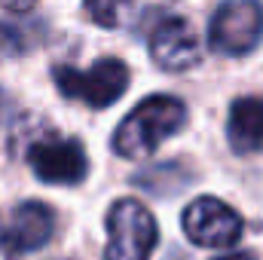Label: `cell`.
<instances>
[{
    "label": "cell",
    "instance_id": "obj_1",
    "mask_svg": "<svg viewBox=\"0 0 263 260\" xmlns=\"http://www.w3.org/2000/svg\"><path fill=\"white\" fill-rule=\"evenodd\" d=\"M184 123H187V107H184L181 98L150 95L120 123V129L114 132V150L126 159H147Z\"/></svg>",
    "mask_w": 263,
    "mask_h": 260
},
{
    "label": "cell",
    "instance_id": "obj_2",
    "mask_svg": "<svg viewBox=\"0 0 263 260\" xmlns=\"http://www.w3.org/2000/svg\"><path fill=\"white\" fill-rule=\"evenodd\" d=\"M52 80L65 98L83 101L89 107H110L129 89V67L120 59H98L89 70H77L67 65L55 67Z\"/></svg>",
    "mask_w": 263,
    "mask_h": 260
},
{
    "label": "cell",
    "instance_id": "obj_3",
    "mask_svg": "<svg viewBox=\"0 0 263 260\" xmlns=\"http://www.w3.org/2000/svg\"><path fill=\"white\" fill-rule=\"evenodd\" d=\"M107 233L110 239H107L104 260H147L159 239L153 214L135 199H117L110 205Z\"/></svg>",
    "mask_w": 263,
    "mask_h": 260
},
{
    "label": "cell",
    "instance_id": "obj_4",
    "mask_svg": "<svg viewBox=\"0 0 263 260\" xmlns=\"http://www.w3.org/2000/svg\"><path fill=\"white\" fill-rule=\"evenodd\" d=\"M263 40V3L230 0L208 25V43L220 55H245Z\"/></svg>",
    "mask_w": 263,
    "mask_h": 260
},
{
    "label": "cell",
    "instance_id": "obj_5",
    "mask_svg": "<svg viewBox=\"0 0 263 260\" xmlns=\"http://www.w3.org/2000/svg\"><path fill=\"white\" fill-rule=\"evenodd\" d=\"M184 233L193 245H202V248H230L242 236V217L227 202L205 196L187 205Z\"/></svg>",
    "mask_w": 263,
    "mask_h": 260
},
{
    "label": "cell",
    "instance_id": "obj_6",
    "mask_svg": "<svg viewBox=\"0 0 263 260\" xmlns=\"http://www.w3.org/2000/svg\"><path fill=\"white\" fill-rule=\"evenodd\" d=\"M28 162L40 181L65 184V187L80 184L89 172V159H86L83 144L73 138H59V135L34 141L28 150Z\"/></svg>",
    "mask_w": 263,
    "mask_h": 260
},
{
    "label": "cell",
    "instance_id": "obj_7",
    "mask_svg": "<svg viewBox=\"0 0 263 260\" xmlns=\"http://www.w3.org/2000/svg\"><path fill=\"white\" fill-rule=\"evenodd\" d=\"M55 230V214L49 205L43 202H22L9 220L0 227V248H3V257L15 260L22 254H31L37 248H43L49 242Z\"/></svg>",
    "mask_w": 263,
    "mask_h": 260
},
{
    "label": "cell",
    "instance_id": "obj_8",
    "mask_svg": "<svg viewBox=\"0 0 263 260\" xmlns=\"http://www.w3.org/2000/svg\"><path fill=\"white\" fill-rule=\"evenodd\" d=\"M150 59L162 70L178 73L190 70L202 59V43H199L196 28L181 18V15H165L150 34Z\"/></svg>",
    "mask_w": 263,
    "mask_h": 260
},
{
    "label": "cell",
    "instance_id": "obj_9",
    "mask_svg": "<svg viewBox=\"0 0 263 260\" xmlns=\"http://www.w3.org/2000/svg\"><path fill=\"white\" fill-rule=\"evenodd\" d=\"M227 135L236 153H254L263 150V95H245L233 101Z\"/></svg>",
    "mask_w": 263,
    "mask_h": 260
},
{
    "label": "cell",
    "instance_id": "obj_10",
    "mask_svg": "<svg viewBox=\"0 0 263 260\" xmlns=\"http://www.w3.org/2000/svg\"><path fill=\"white\" fill-rule=\"evenodd\" d=\"M83 9L98 28L117 31V28L132 25V18L138 12V0H83Z\"/></svg>",
    "mask_w": 263,
    "mask_h": 260
},
{
    "label": "cell",
    "instance_id": "obj_11",
    "mask_svg": "<svg viewBox=\"0 0 263 260\" xmlns=\"http://www.w3.org/2000/svg\"><path fill=\"white\" fill-rule=\"evenodd\" d=\"M40 37L37 25H25V22H0V59L9 55H25Z\"/></svg>",
    "mask_w": 263,
    "mask_h": 260
},
{
    "label": "cell",
    "instance_id": "obj_12",
    "mask_svg": "<svg viewBox=\"0 0 263 260\" xmlns=\"http://www.w3.org/2000/svg\"><path fill=\"white\" fill-rule=\"evenodd\" d=\"M34 3H37V0H0V6H3L6 12H28Z\"/></svg>",
    "mask_w": 263,
    "mask_h": 260
},
{
    "label": "cell",
    "instance_id": "obj_13",
    "mask_svg": "<svg viewBox=\"0 0 263 260\" xmlns=\"http://www.w3.org/2000/svg\"><path fill=\"white\" fill-rule=\"evenodd\" d=\"M220 260H257V257H251V254H242V251H239V254H227V257H220Z\"/></svg>",
    "mask_w": 263,
    "mask_h": 260
}]
</instances>
